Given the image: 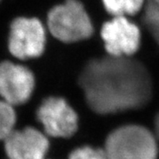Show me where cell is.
<instances>
[{"instance_id":"cell-7","label":"cell","mask_w":159,"mask_h":159,"mask_svg":"<svg viewBox=\"0 0 159 159\" xmlns=\"http://www.w3.org/2000/svg\"><path fill=\"white\" fill-rule=\"evenodd\" d=\"M101 36L110 56L132 57L141 44V31L126 17H114L102 25Z\"/></svg>"},{"instance_id":"cell-1","label":"cell","mask_w":159,"mask_h":159,"mask_svg":"<svg viewBox=\"0 0 159 159\" xmlns=\"http://www.w3.org/2000/svg\"><path fill=\"white\" fill-rule=\"evenodd\" d=\"M86 102L99 114L144 107L152 97V79L147 67L131 57L91 59L80 75Z\"/></svg>"},{"instance_id":"cell-5","label":"cell","mask_w":159,"mask_h":159,"mask_svg":"<svg viewBox=\"0 0 159 159\" xmlns=\"http://www.w3.org/2000/svg\"><path fill=\"white\" fill-rule=\"evenodd\" d=\"M36 119L42 130L49 137L69 138L77 132L79 118L66 100L62 97H49L36 110Z\"/></svg>"},{"instance_id":"cell-10","label":"cell","mask_w":159,"mask_h":159,"mask_svg":"<svg viewBox=\"0 0 159 159\" xmlns=\"http://www.w3.org/2000/svg\"><path fill=\"white\" fill-rule=\"evenodd\" d=\"M15 107L0 98V141L4 142L16 128Z\"/></svg>"},{"instance_id":"cell-4","label":"cell","mask_w":159,"mask_h":159,"mask_svg":"<svg viewBox=\"0 0 159 159\" xmlns=\"http://www.w3.org/2000/svg\"><path fill=\"white\" fill-rule=\"evenodd\" d=\"M45 44V29L38 19L19 17L12 20L8 49L13 57L22 60L38 57L43 53Z\"/></svg>"},{"instance_id":"cell-9","label":"cell","mask_w":159,"mask_h":159,"mask_svg":"<svg viewBox=\"0 0 159 159\" xmlns=\"http://www.w3.org/2000/svg\"><path fill=\"white\" fill-rule=\"evenodd\" d=\"M145 0H102L105 10L114 17L131 16L141 11Z\"/></svg>"},{"instance_id":"cell-14","label":"cell","mask_w":159,"mask_h":159,"mask_svg":"<svg viewBox=\"0 0 159 159\" xmlns=\"http://www.w3.org/2000/svg\"><path fill=\"white\" fill-rule=\"evenodd\" d=\"M154 3L156 4V5H157V6H159V0H152Z\"/></svg>"},{"instance_id":"cell-2","label":"cell","mask_w":159,"mask_h":159,"mask_svg":"<svg viewBox=\"0 0 159 159\" xmlns=\"http://www.w3.org/2000/svg\"><path fill=\"white\" fill-rule=\"evenodd\" d=\"M104 151L108 159H157L158 148L156 136L148 129L127 125L109 134Z\"/></svg>"},{"instance_id":"cell-6","label":"cell","mask_w":159,"mask_h":159,"mask_svg":"<svg viewBox=\"0 0 159 159\" xmlns=\"http://www.w3.org/2000/svg\"><path fill=\"white\" fill-rule=\"evenodd\" d=\"M35 80L27 66L10 61L0 63V98L13 105L29 102L34 90Z\"/></svg>"},{"instance_id":"cell-8","label":"cell","mask_w":159,"mask_h":159,"mask_svg":"<svg viewBox=\"0 0 159 159\" xmlns=\"http://www.w3.org/2000/svg\"><path fill=\"white\" fill-rule=\"evenodd\" d=\"M8 159H47L49 136L34 126L15 128L4 141Z\"/></svg>"},{"instance_id":"cell-12","label":"cell","mask_w":159,"mask_h":159,"mask_svg":"<svg viewBox=\"0 0 159 159\" xmlns=\"http://www.w3.org/2000/svg\"><path fill=\"white\" fill-rule=\"evenodd\" d=\"M68 159H108L104 149L84 146L74 149Z\"/></svg>"},{"instance_id":"cell-11","label":"cell","mask_w":159,"mask_h":159,"mask_svg":"<svg viewBox=\"0 0 159 159\" xmlns=\"http://www.w3.org/2000/svg\"><path fill=\"white\" fill-rule=\"evenodd\" d=\"M143 22L159 45V6L148 0L143 14Z\"/></svg>"},{"instance_id":"cell-3","label":"cell","mask_w":159,"mask_h":159,"mask_svg":"<svg viewBox=\"0 0 159 159\" xmlns=\"http://www.w3.org/2000/svg\"><path fill=\"white\" fill-rule=\"evenodd\" d=\"M48 28L63 43H76L89 38L93 24L83 5L78 0H66L48 13Z\"/></svg>"},{"instance_id":"cell-13","label":"cell","mask_w":159,"mask_h":159,"mask_svg":"<svg viewBox=\"0 0 159 159\" xmlns=\"http://www.w3.org/2000/svg\"><path fill=\"white\" fill-rule=\"evenodd\" d=\"M155 135L159 140V113L155 119Z\"/></svg>"}]
</instances>
